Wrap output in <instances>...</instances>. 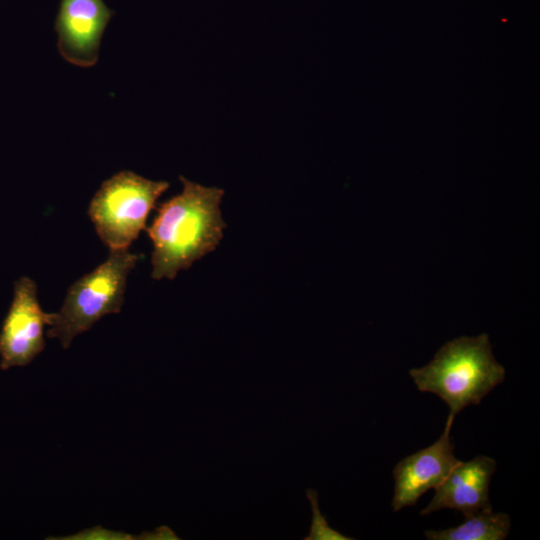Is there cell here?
Listing matches in <instances>:
<instances>
[{
  "instance_id": "cell-2",
  "label": "cell",
  "mask_w": 540,
  "mask_h": 540,
  "mask_svg": "<svg viewBox=\"0 0 540 540\" xmlns=\"http://www.w3.org/2000/svg\"><path fill=\"white\" fill-rule=\"evenodd\" d=\"M417 389L436 394L449 407L448 419L468 405L480 404L505 379L487 334L462 336L443 345L433 360L409 371Z\"/></svg>"
},
{
  "instance_id": "cell-3",
  "label": "cell",
  "mask_w": 540,
  "mask_h": 540,
  "mask_svg": "<svg viewBox=\"0 0 540 540\" xmlns=\"http://www.w3.org/2000/svg\"><path fill=\"white\" fill-rule=\"evenodd\" d=\"M139 256L128 249L110 250L108 258L68 289L60 310L53 313L46 334L68 348L79 334L103 316L119 313L124 303L127 277Z\"/></svg>"
},
{
  "instance_id": "cell-7",
  "label": "cell",
  "mask_w": 540,
  "mask_h": 540,
  "mask_svg": "<svg viewBox=\"0 0 540 540\" xmlns=\"http://www.w3.org/2000/svg\"><path fill=\"white\" fill-rule=\"evenodd\" d=\"M453 420L448 419L440 438L432 445L411 454L394 467L395 480L392 509L394 512L416 504L432 488H437L460 462L454 455L450 431Z\"/></svg>"
},
{
  "instance_id": "cell-9",
  "label": "cell",
  "mask_w": 540,
  "mask_h": 540,
  "mask_svg": "<svg viewBox=\"0 0 540 540\" xmlns=\"http://www.w3.org/2000/svg\"><path fill=\"white\" fill-rule=\"evenodd\" d=\"M506 513L482 510L465 515V521L443 530H426L429 540H504L510 531Z\"/></svg>"
},
{
  "instance_id": "cell-6",
  "label": "cell",
  "mask_w": 540,
  "mask_h": 540,
  "mask_svg": "<svg viewBox=\"0 0 540 540\" xmlns=\"http://www.w3.org/2000/svg\"><path fill=\"white\" fill-rule=\"evenodd\" d=\"M113 14L103 0H61L55 21L61 56L79 67L94 66Z\"/></svg>"
},
{
  "instance_id": "cell-1",
  "label": "cell",
  "mask_w": 540,
  "mask_h": 540,
  "mask_svg": "<svg viewBox=\"0 0 540 540\" xmlns=\"http://www.w3.org/2000/svg\"><path fill=\"white\" fill-rule=\"evenodd\" d=\"M181 193L159 204L146 231L153 243L152 278L174 279L219 245L226 227L220 211L224 191L179 177Z\"/></svg>"
},
{
  "instance_id": "cell-8",
  "label": "cell",
  "mask_w": 540,
  "mask_h": 540,
  "mask_svg": "<svg viewBox=\"0 0 540 540\" xmlns=\"http://www.w3.org/2000/svg\"><path fill=\"white\" fill-rule=\"evenodd\" d=\"M496 461L479 455L467 462H459L447 478L435 488L430 503L421 510L427 515L440 509H454L463 515L491 510L489 485L496 469Z\"/></svg>"
},
{
  "instance_id": "cell-10",
  "label": "cell",
  "mask_w": 540,
  "mask_h": 540,
  "mask_svg": "<svg viewBox=\"0 0 540 540\" xmlns=\"http://www.w3.org/2000/svg\"><path fill=\"white\" fill-rule=\"evenodd\" d=\"M306 497L312 509V522L309 534L304 540H351L337 530L331 528L319 509L318 493L314 489L306 490Z\"/></svg>"
},
{
  "instance_id": "cell-4",
  "label": "cell",
  "mask_w": 540,
  "mask_h": 540,
  "mask_svg": "<svg viewBox=\"0 0 540 540\" xmlns=\"http://www.w3.org/2000/svg\"><path fill=\"white\" fill-rule=\"evenodd\" d=\"M168 188L166 181L149 180L126 170L105 180L87 212L101 241L110 250L128 249L146 229L150 211Z\"/></svg>"
},
{
  "instance_id": "cell-5",
  "label": "cell",
  "mask_w": 540,
  "mask_h": 540,
  "mask_svg": "<svg viewBox=\"0 0 540 540\" xmlns=\"http://www.w3.org/2000/svg\"><path fill=\"white\" fill-rule=\"evenodd\" d=\"M53 313L42 310L37 285L29 277L14 283L13 300L0 331V368L7 370L29 364L45 348L44 327Z\"/></svg>"
}]
</instances>
